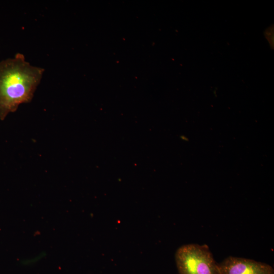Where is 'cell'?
<instances>
[{
    "instance_id": "7a4b0ae2",
    "label": "cell",
    "mask_w": 274,
    "mask_h": 274,
    "mask_svg": "<svg viewBox=\"0 0 274 274\" xmlns=\"http://www.w3.org/2000/svg\"><path fill=\"white\" fill-rule=\"evenodd\" d=\"M175 257L179 274H220L218 263L206 245H184Z\"/></svg>"
},
{
    "instance_id": "6da1fadb",
    "label": "cell",
    "mask_w": 274,
    "mask_h": 274,
    "mask_svg": "<svg viewBox=\"0 0 274 274\" xmlns=\"http://www.w3.org/2000/svg\"><path fill=\"white\" fill-rule=\"evenodd\" d=\"M43 73L21 53L0 62V120L15 112L20 104L31 101Z\"/></svg>"
},
{
    "instance_id": "3957f363",
    "label": "cell",
    "mask_w": 274,
    "mask_h": 274,
    "mask_svg": "<svg viewBox=\"0 0 274 274\" xmlns=\"http://www.w3.org/2000/svg\"><path fill=\"white\" fill-rule=\"evenodd\" d=\"M218 266L220 274H274L273 268L267 263L231 256Z\"/></svg>"
}]
</instances>
